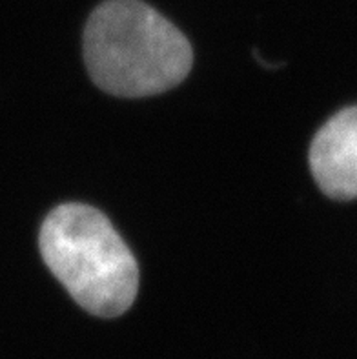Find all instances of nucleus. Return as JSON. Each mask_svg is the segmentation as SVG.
Instances as JSON below:
<instances>
[{"mask_svg": "<svg viewBox=\"0 0 357 359\" xmlns=\"http://www.w3.org/2000/svg\"><path fill=\"white\" fill-rule=\"evenodd\" d=\"M84 60L100 90L148 97L181 84L194 51L168 18L140 0H106L88 18Z\"/></svg>", "mask_w": 357, "mask_h": 359, "instance_id": "obj_1", "label": "nucleus"}, {"mask_svg": "<svg viewBox=\"0 0 357 359\" xmlns=\"http://www.w3.org/2000/svg\"><path fill=\"white\" fill-rule=\"evenodd\" d=\"M44 263L82 309L99 318L124 314L139 292V266L102 212L60 205L41 228Z\"/></svg>", "mask_w": 357, "mask_h": 359, "instance_id": "obj_2", "label": "nucleus"}, {"mask_svg": "<svg viewBox=\"0 0 357 359\" xmlns=\"http://www.w3.org/2000/svg\"><path fill=\"white\" fill-rule=\"evenodd\" d=\"M310 170L326 196L337 201L357 197V104L326 121L310 146Z\"/></svg>", "mask_w": 357, "mask_h": 359, "instance_id": "obj_3", "label": "nucleus"}]
</instances>
